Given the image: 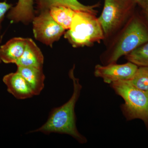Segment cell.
Segmentation results:
<instances>
[{
    "label": "cell",
    "instance_id": "cell-15",
    "mask_svg": "<svg viewBox=\"0 0 148 148\" xmlns=\"http://www.w3.org/2000/svg\"><path fill=\"white\" fill-rule=\"evenodd\" d=\"M125 58L138 67H148V42L135 49Z\"/></svg>",
    "mask_w": 148,
    "mask_h": 148
},
{
    "label": "cell",
    "instance_id": "cell-14",
    "mask_svg": "<svg viewBox=\"0 0 148 148\" xmlns=\"http://www.w3.org/2000/svg\"><path fill=\"white\" fill-rule=\"evenodd\" d=\"M49 11L52 18L60 26L66 30L70 29L76 11L67 7L58 6L51 8Z\"/></svg>",
    "mask_w": 148,
    "mask_h": 148
},
{
    "label": "cell",
    "instance_id": "cell-20",
    "mask_svg": "<svg viewBox=\"0 0 148 148\" xmlns=\"http://www.w3.org/2000/svg\"><path fill=\"white\" fill-rule=\"evenodd\" d=\"M1 58H0V64H1Z\"/></svg>",
    "mask_w": 148,
    "mask_h": 148
},
{
    "label": "cell",
    "instance_id": "cell-19",
    "mask_svg": "<svg viewBox=\"0 0 148 148\" xmlns=\"http://www.w3.org/2000/svg\"><path fill=\"white\" fill-rule=\"evenodd\" d=\"M132 1H135L141 8H143L145 5L146 0H132Z\"/></svg>",
    "mask_w": 148,
    "mask_h": 148
},
{
    "label": "cell",
    "instance_id": "cell-11",
    "mask_svg": "<svg viewBox=\"0 0 148 148\" xmlns=\"http://www.w3.org/2000/svg\"><path fill=\"white\" fill-rule=\"evenodd\" d=\"M34 0H18L15 7L12 8L7 17L12 22H22L27 24L35 17L34 8Z\"/></svg>",
    "mask_w": 148,
    "mask_h": 148
},
{
    "label": "cell",
    "instance_id": "cell-5",
    "mask_svg": "<svg viewBox=\"0 0 148 148\" xmlns=\"http://www.w3.org/2000/svg\"><path fill=\"white\" fill-rule=\"evenodd\" d=\"M137 5L132 0H104L103 11L98 18L104 40L110 38L123 27Z\"/></svg>",
    "mask_w": 148,
    "mask_h": 148
},
{
    "label": "cell",
    "instance_id": "cell-9",
    "mask_svg": "<svg viewBox=\"0 0 148 148\" xmlns=\"http://www.w3.org/2000/svg\"><path fill=\"white\" fill-rule=\"evenodd\" d=\"M27 38H14L0 47V58L5 64H15L21 57L25 49Z\"/></svg>",
    "mask_w": 148,
    "mask_h": 148
},
{
    "label": "cell",
    "instance_id": "cell-2",
    "mask_svg": "<svg viewBox=\"0 0 148 148\" xmlns=\"http://www.w3.org/2000/svg\"><path fill=\"white\" fill-rule=\"evenodd\" d=\"M74 66L69 73V77L73 84V92L70 100L63 106L53 109L45 123L38 129L31 131V133L39 132L45 134H67L75 138L80 144L87 143V139L79 133L76 126L75 108L82 87L79 79L74 75Z\"/></svg>",
    "mask_w": 148,
    "mask_h": 148
},
{
    "label": "cell",
    "instance_id": "cell-12",
    "mask_svg": "<svg viewBox=\"0 0 148 148\" xmlns=\"http://www.w3.org/2000/svg\"><path fill=\"white\" fill-rule=\"evenodd\" d=\"M16 72L27 81L34 95H39L44 88L45 78L42 69L17 66Z\"/></svg>",
    "mask_w": 148,
    "mask_h": 148
},
{
    "label": "cell",
    "instance_id": "cell-3",
    "mask_svg": "<svg viewBox=\"0 0 148 148\" xmlns=\"http://www.w3.org/2000/svg\"><path fill=\"white\" fill-rule=\"evenodd\" d=\"M64 38L73 47H90L104 40L103 29L96 14L76 11L70 29Z\"/></svg>",
    "mask_w": 148,
    "mask_h": 148
},
{
    "label": "cell",
    "instance_id": "cell-16",
    "mask_svg": "<svg viewBox=\"0 0 148 148\" xmlns=\"http://www.w3.org/2000/svg\"><path fill=\"white\" fill-rule=\"evenodd\" d=\"M128 81L137 88L148 92V67H138L134 75Z\"/></svg>",
    "mask_w": 148,
    "mask_h": 148
},
{
    "label": "cell",
    "instance_id": "cell-7",
    "mask_svg": "<svg viewBox=\"0 0 148 148\" xmlns=\"http://www.w3.org/2000/svg\"><path fill=\"white\" fill-rule=\"evenodd\" d=\"M138 68V66L129 61L123 64H98L95 66L94 74L95 77L103 79L104 82L110 84L119 81L131 79Z\"/></svg>",
    "mask_w": 148,
    "mask_h": 148
},
{
    "label": "cell",
    "instance_id": "cell-13",
    "mask_svg": "<svg viewBox=\"0 0 148 148\" xmlns=\"http://www.w3.org/2000/svg\"><path fill=\"white\" fill-rule=\"evenodd\" d=\"M38 7L41 11L49 10L53 6H63L76 11H84L97 14L95 10L99 5V3L91 5H86L80 3L78 0H36Z\"/></svg>",
    "mask_w": 148,
    "mask_h": 148
},
{
    "label": "cell",
    "instance_id": "cell-6",
    "mask_svg": "<svg viewBox=\"0 0 148 148\" xmlns=\"http://www.w3.org/2000/svg\"><path fill=\"white\" fill-rule=\"evenodd\" d=\"M33 26L36 39L51 47L66 30L53 19L49 10H41L38 16H35Z\"/></svg>",
    "mask_w": 148,
    "mask_h": 148
},
{
    "label": "cell",
    "instance_id": "cell-1",
    "mask_svg": "<svg viewBox=\"0 0 148 148\" xmlns=\"http://www.w3.org/2000/svg\"><path fill=\"white\" fill-rule=\"evenodd\" d=\"M114 36L100 56L103 65L116 63L122 56L148 42V23L142 13L135 12Z\"/></svg>",
    "mask_w": 148,
    "mask_h": 148
},
{
    "label": "cell",
    "instance_id": "cell-10",
    "mask_svg": "<svg viewBox=\"0 0 148 148\" xmlns=\"http://www.w3.org/2000/svg\"><path fill=\"white\" fill-rule=\"evenodd\" d=\"M43 63L44 56L41 51L33 40L27 38L24 52L15 64L17 66L43 69Z\"/></svg>",
    "mask_w": 148,
    "mask_h": 148
},
{
    "label": "cell",
    "instance_id": "cell-17",
    "mask_svg": "<svg viewBox=\"0 0 148 148\" xmlns=\"http://www.w3.org/2000/svg\"><path fill=\"white\" fill-rule=\"evenodd\" d=\"M12 4H9L6 1L0 2V32L1 28V23L2 22L5 14L12 7Z\"/></svg>",
    "mask_w": 148,
    "mask_h": 148
},
{
    "label": "cell",
    "instance_id": "cell-4",
    "mask_svg": "<svg viewBox=\"0 0 148 148\" xmlns=\"http://www.w3.org/2000/svg\"><path fill=\"white\" fill-rule=\"evenodd\" d=\"M110 85L116 94L124 100L121 108L127 120L140 119L148 127V91L137 88L128 80L119 81Z\"/></svg>",
    "mask_w": 148,
    "mask_h": 148
},
{
    "label": "cell",
    "instance_id": "cell-8",
    "mask_svg": "<svg viewBox=\"0 0 148 148\" xmlns=\"http://www.w3.org/2000/svg\"><path fill=\"white\" fill-rule=\"evenodd\" d=\"M3 81L8 92L17 99H26L34 95L27 81L17 72L5 75Z\"/></svg>",
    "mask_w": 148,
    "mask_h": 148
},
{
    "label": "cell",
    "instance_id": "cell-18",
    "mask_svg": "<svg viewBox=\"0 0 148 148\" xmlns=\"http://www.w3.org/2000/svg\"><path fill=\"white\" fill-rule=\"evenodd\" d=\"M142 9V14L148 23V0H146L145 5Z\"/></svg>",
    "mask_w": 148,
    "mask_h": 148
}]
</instances>
